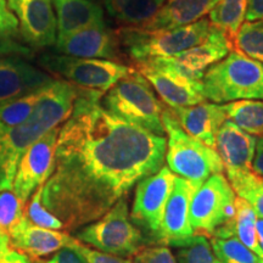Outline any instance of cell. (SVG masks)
Instances as JSON below:
<instances>
[{"label": "cell", "mask_w": 263, "mask_h": 263, "mask_svg": "<svg viewBox=\"0 0 263 263\" xmlns=\"http://www.w3.org/2000/svg\"><path fill=\"white\" fill-rule=\"evenodd\" d=\"M120 47L117 32L111 31L105 25L93 26L64 37H58L55 51L68 57L117 61L121 55Z\"/></svg>", "instance_id": "15"}, {"label": "cell", "mask_w": 263, "mask_h": 263, "mask_svg": "<svg viewBox=\"0 0 263 263\" xmlns=\"http://www.w3.org/2000/svg\"><path fill=\"white\" fill-rule=\"evenodd\" d=\"M217 3L218 0H166L149 21L137 28L151 32L192 25L210 14Z\"/></svg>", "instance_id": "21"}, {"label": "cell", "mask_w": 263, "mask_h": 263, "mask_svg": "<svg viewBox=\"0 0 263 263\" xmlns=\"http://www.w3.org/2000/svg\"><path fill=\"white\" fill-rule=\"evenodd\" d=\"M207 100L227 104L236 100H263V65L233 48L202 78Z\"/></svg>", "instance_id": "3"}, {"label": "cell", "mask_w": 263, "mask_h": 263, "mask_svg": "<svg viewBox=\"0 0 263 263\" xmlns=\"http://www.w3.org/2000/svg\"><path fill=\"white\" fill-rule=\"evenodd\" d=\"M54 81L50 74L24 59L0 58V103L25 97Z\"/></svg>", "instance_id": "18"}, {"label": "cell", "mask_w": 263, "mask_h": 263, "mask_svg": "<svg viewBox=\"0 0 263 263\" xmlns=\"http://www.w3.org/2000/svg\"><path fill=\"white\" fill-rule=\"evenodd\" d=\"M10 54L31 57L32 49L22 38L17 18L6 0H0V55Z\"/></svg>", "instance_id": "26"}, {"label": "cell", "mask_w": 263, "mask_h": 263, "mask_svg": "<svg viewBox=\"0 0 263 263\" xmlns=\"http://www.w3.org/2000/svg\"><path fill=\"white\" fill-rule=\"evenodd\" d=\"M259 263H263V257L259 258Z\"/></svg>", "instance_id": "44"}, {"label": "cell", "mask_w": 263, "mask_h": 263, "mask_svg": "<svg viewBox=\"0 0 263 263\" xmlns=\"http://www.w3.org/2000/svg\"><path fill=\"white\" fill-rule=\"evenodd\" d=\"M25 206L26 203L12 189L0 192V232L9 235L25 217Z\"/></svg>", "instance_id": "33"}, {"label": "cell", "mask_w": 263, "mask_h": 263, "mask_svg": "<svg viewBox=\"0 0 263 263\" xmlns=\"http://www.w3.org/2000/svg\"><path fill=\"white\" fill-rule=\"evenodd\" d=\"M136 70L171 108L194 106L206 101L202 82L186 78L160 60L136 64Z\"/></svg>", "instance_id": "12"}, {"label": "cell", "mask_w": 263, "mask_h": 263, "mask_svg": "<svg viewBox=\"0 0 263 263\" xmlns=\"http://www.w3.org/2000/svg\"><path fill=\"white\" fill-rule=\"evenodd\" d=\"M18 21L20 32L31 49L52 47L58 25L51 0H6Z\"/></svg>", "instance_id": "13"}, {"label": "cell", "mask_w": 263, "mask_h": 263, "mask_svg": "<svg viewBox=\"0 0 263 263\" xmlns=\"http://www.w3.org/2000/svg\"><path fill=\"white\" fill-rule=\"evenodd\" d=\"M80 89L55 80L43 88L41 99L27 120L0 137V192L12 189L18 161L34 141L64 123L73 110Z\"/></svg>", "instance_id": "2"}, {"label": "cell", "mask_w": 263, "mask_h": 263, "mask_svg": "<svg viewBox=\"0 0 263 263\" xmlns=\"http://www.w3.org/2000/svg\"><path fill=\"white\" fill-rule=\"evenodd\" d=\"M256 219H257V215L252 206L241 197H235V212L232 218L234 236H236L246 248L251 250L255 255L262 258L263 252L258 244Z\"/></svg>", "instance_id": "27"}, {"label": "cell", "mask_w": 263, "mask_h": 263, "mask_svg": "<svg viewBox=\"0 0 263 263\" xmlns=\"http://www.w3.org/2000/svg\"><path fill=\"white\" fill-rule=\"evenodd\" d=\"M252 171L258 176L263 177V138L256 139L255 155L252 160Z\"/></svg>", "instance_id": "39"}, {"label": "cell", "mask_w": 263, "mask_h": 263, "mask_svg": "<svg viewBox=\"0 0 263 263\" xmlns=\"http://www.w3.org/2000/svg\"><path fill=\"white\" fill-rule=\"evenodd\" d=\"M10 250H11V245H10L9 235L0 232V263L4 259L5 256L8 255Z\"/></svg>", "instance_id": "41"}, {"label": "cell", "mask_w": 263, "mask_h": 263, "mask_svg": "<svg viewBox=\"0 0 263 263\" xmlns=\"http://www.w3.org/2000/svg\"><path fill=\"white\" fill-rule=\"evenodd\" d=\"M77 239L104 254L126 257L136 255L143 246L139 228L129 219L126 196L120 199L97 221L77 233Z\"/></svg>", "instance_id": "7"}, {"label": "cell", "mask_w": 263, "mask_h": 263, "mask_svg": "<svg viewBox=\"0 0 263 263\" xmlns=\"http://www.w3.org/2000/svg\"><path fill=\"white\" fill-rule=\"evenodd\" d=\"M200 185L201 184L176 176L173 189L164 207L159 241L174 246L194 235L189 210L194 194Z\"/></svg>", "instance_id": "16"}, {"label": "cell", "mask_w": 263, "mask_h": 263, "mask_svg": "<svg viewBox=\"0 0 263 263\" xmlns=\"http://www.w3.org/2000/svg\"><path fill=\"white\" fill-rule=\"evenodd\" d=\"M211 248L221 263H259V257L246 248L236 236H213Z\"/></svg>", "instance_id": "31"}, {"label": "cell", "mask_w": 263, "mask_h": 263, "mask_svg": "<svg viewBox=\"0 0 263 263\" xmlns=\"http://www.w3.org/2000/svg\"><path fill=\"white\" fill-rule=\"evenodd\" d=\"M234 48L263 65V20L245 21L236 34Z\"/></svg>", "instance_id": "30"}, {"label": "cell", "mask_w": 263, "mask_h": 263, "mask_svg": "<svg viewBox=\"0 0 263 263\" xmlns=\"http://www.w3.org/2000/svg\"><path fill=\"white\" fill-rule=\"evenodd\" d=\"M43 88L14 100L0 103V137L27 120L41 99Z\"/></svg>", "instance_id": "29"}, {"label": "cell", "mask_w": 263, "mask_h": 263, "mask_svg": "<svg viewBox=\"0 0 263 263\" xmlns=\"http://www.w3.org/2000/svg\"><path fill=\"white\" fill-rule=\"evenodd\" d=\"M2 263H33V261L29 259L26 255L16 251V250H10Z\"/></svg>", "instance_id": "40"}, {"label": "cell", "mask_w": 263, "mask_h": 263, "mask_svg": "<svg viewBox=\"0 0 263 263\" xmlns=\"http://www.w3.org/2000/svg\"><path fill=\"white\" fill-rule=\"evenodd\" d=\"M9 238L11 248L32 261H38L64 248H76L81 244L80 240L72 238L67 232L34 226L26 217L11 229Z\"/></svg>", "instance_id": "17"}, {"label": "cell", "mask_w": 263, "mask_h": 263, "mask_svg": "<svg viewBox=\"0 0 263 263\" xmlns=\"http://www.w3.org/2000/svg\"><path fill=\"white\" fill-rule=\"evenodd\" d=\"M133 263H178L166 246L146 248L136 254Z\"/></svg>", "instance_id": "35"}, {"label": "cell", "mask_w": 263, "mask_h": 263, "mask_svg": "<svg viewBox=\"0 0 263 263\" xmlns=\"http://www.w3.org/2000/svg\"><path fill=\"white\" fill-rule=\"evenodd\" d=\"M234 44L227 38L222 29L211 25L209 34L205 41L179 52L172 58L156 59L168 67L193 81L202 82L203 76L211 66L224 59Z\"/></svg>", "instance_id": "14"}, {"label": "cell", "mask_w": 263, "mask_h": 263, "mask_svg": "<svg viewBox=\"0 0 263 263\" xmlns=\"http://www.w3.org/2000/svg\"><path fill=\"white\" fill-rule=\"evenodd\" d=\"M235 193L222 173L206 179L194 194L189 221L196 235H212L217 228L233 218Z\"/></svg>", "instance_id": "9"}, {"label": "cell", "mask_w": 263, "mask_h": 263, "mask_svg": "<svg viewBox=\"0 0 263 263\" xmlns=\"http://www.w3.org/2000/svg\"><path fill=\"white\" fill-rule=\"evenodd\" d=\"M43 185L32 194L31 200L25 206V217L32 224L42 227V228L64 230V224L58 217H55L42 202Z\"/></svg>", "instance_id": "34"}, {"label": "cell", "mask_w": 263, "mask_h": 263, "mask_svg": "<svg viewBox=\"0 0 263 263\" xmlns=\"http://www.w3.org/2000/svg\"><path fill=\"white\" fill-rule=\"evenodd\" d=\"M88 2H93V3H99V4H100V2H103V0H88Z\"/></svg>", "instance_id": "43"}, {"label": "cell", "mask_w": 263, "mask_h": 263, "mask_svg": "<svg viewBox=\"0 0 263 263\" xmlns=\"http://www.w3.org/2000/svg\"><path fill=\"white\" fill-rule=\"evenodd\" d=\"M174 246L179 248L177 252L178 263H221L203 235H193Z\"/></svg>", "instance_id": "32"}, {"label": "cell", "mask_w": 263, "mask_h": 263, "mask_svg": "<svg viewBox=\"0 0 263 263\" xmlns=\"http://www.w3.org/2000/svg\"><path fill=\"white\" fill-rule=\"evenodd\" d=\"M80 250L81 254L87 258L88 263H132L129 259H126L123 257H118V256L104 254V252L98 251V250L85 248L82 244L77 246Z\"/></svg>", "instance_id": "36"}, {"label": "cell", "mask_w": 263, "mask_h": 263, "mask_svg": "<svg viewBox=\"0 0 263 263\" xmlns=\"http://www.w3.org/2000/svg\"><path fill=\"white\" fill-rule=\"evenodd\" d=\"M103 106L122 120L164 137L162 104L153 87L136 68L103 95Z\"/></svg>", "instance_id": "5"}, {"label": "cell", "mask_w": 263, "mask_h": 263, "mask_svg": "<svg viewBox=\"0 0 263 263\" xmlns=\"http://www.w3.org/2000/svg\"><path fill=\"white\" fill-rule=\"evenodd\" d=\"M248 0H218L209 14L210 24L222 29L234 44L240 27L245 22Z\"/></svg>", "instance_id": "24"}, {"label": "cell", "mask_w": 263, "mask_h": 263, "mask_svg": "<svg viewBox=\"0 0 263 263\" xmlns=\"http://www.w3.org/2000/svg\"><path fill=\"white\" fill-rule=\"evenodd\" d=\"M166 0H103L111 18L122 27L144 25L159 11Z\"/></svg>", "instance_id": "23"}, {"label": "cell", "mask_w": 263, "mask_h": 263, "mask_svg": "<svg viewBox=\"0 0 263 263\" xmlns=\"http://www.w3.org/2000/svg\"><path fill=\"white\" fill-rule=\"evenodd\" d=\"M60 127L54 128L25 150L18 161L12 192L25 203L39 186L44 185L55 167Z\"/></svg>", "instance_id": "10"}, {"label": "cell", "mask_w": 263, "mask_h": 263, "mask_svg": "<svg viewBox=\"0 0 263 263\" xmlns=\"http://www.w3.org/2000/svg\"><path fill=\"white\" fill-rule=\"evenodd\" d=\"M211 24L203 17L192 25L172 29L143 31L137 27H122L117 32L121 47L136 64L156 59L172 58L205 41Z\"/></svg>", "instance_id": "4"}, {"label": "cell", "mask_w": 263, "mask_h": 263, "mask_svg": "<svg viewBox=\"0 0 263 263\" xmlns=\"http://www.w3.org/2000/svg\"><path fill=\"white\" fill-rule=\"evenodd\" d=\"M256 139L230 120L222 124L217 132L215 150L221 157L226 172L252 170Z\"/></svg>", "instance_id": "20"}, {"label": "cell", "mask_w": 263, "mask_h": 263, "mask_svg": "<svg viewBox=\"0 0 263 263\" xmlns=\"http://www.w3.org/2000/svg\"><path fill=\"white\" fill-rule=\"evenodd\" d=\"M162 124L168 136L164 160L176 176L202 184L213 174L223 173L224 166L217 151L189 136L167 107L162 110Z\"/></svg>", "instance_id": "6"}, {"label": "cell", "mask_w": 263, "mask_h": 263, "mask_svg": "<svg viewBox=\"0 0 263 263\" xmlns=\"http://www.w3.org/2000/svg\"><path fill=\"white\" fill-rule=\"evenodd\" d=\"M51 3L57 16L58 37L106 25L104 9L99 3L88 0H51Z\"/></svg>", "instance_id": "22"}, {"label": "cell", "mask_w": 263, "mask_h": 263, "mask_svg": "<svg viewBox=\"0 0 263 263\" xmlns=\"http://www.w3.org/2000/svg\"><path fill=\"white\" fill-rule=\"evenodd\" d=\"M245 20L246 21L263 20V0H248Z\"/></svg>", "instance_id": "38"}, {"label": "cell", "mask_w": 263, "mask_h": 263, "mask_svg": "<svg viewBox=\"0 0 263 263\" xmlns=\"http://www.w3.org/2000/svg\"><path fill=\"white\" fill-rule=\"evenodd\" d=\"M176 174L168 167L137 183L130 217L137 226L159 239L164 207L173 189Z\"/></svg>", "instance_id": "11"}, {"label": "cell", "mask_w": 263, "mask_h": 263, "mask_svg": "<svg viewBox=\"0 0 263 263\" xmlns=\"http://www.w3.org/2000/svg\"><path fill=\"white\" fill-rule=\"evenodd\" d=\"M38 62L44 70L80 89L103 94L132 71V67L117 61L68 57L59 52L43 54Z\"/></svg>", "instance_id": "8"}, {"label": "cell", "mask_w": 263, "mask_h": 263, "mask_svg": "<svg viewBox=\"0 0 263 263\" xmlns=\"http://www.w3.org/2000/svg\"><path fill=\"white\" fill-rule=\"evenodd\" d=\"M103 95L80 89L59 130L54 171L43 185V205L66 232L97 221L164 163L166 138L111 114L99 103Z\"/></svg>", "instance_id": "1"}, {"label": "cell", "mask_w": 263, "mask_h": 263, "mask_svg": "<svg viewBox=\"0 0 263 263\" xmlns=\"http://www.w3.org/2000/svg\"><path fill=\"white\" fill-rule=\"evenodd\" d=\"M77 246L76 248H64L59 250L45 263H88L87 258L81 254Z\"/></svg>", "instance_id": "37"}, {"label": "cell", "mask_w": 263, "mask_h": 263, "mask_svg": "<svg viewBox=\"0 0 263 263\" xmlns=\"http://www.w3.org/2000/svg\"><path fill=\"white\" fill-rule=\"evenodd\" d=\"M228 120L254 137L263 138V100H236L223 104Z\"/></svg>", "instance_id": "25"}, {"label": "cell", "mask_w": 263, "mask_h": 263, "mask_svg": "<svg viewBox=\"0 0 263 263\" xmlns=\"http://www.w3.org/2000/svg\"><path fill=\"white\" fill-rule=\"evenodd\" d=\"M227 178L236 195L248 201L257 217L263 218V177L250 170L227 172Z\"/></svg>", "instance_id": "28"}, {"label": "cell", "mask_w": 263, "mask_h": 263, "mask_svg": "<svg viewBox=\"0 0 263 263\" xmlns=\"http://www.w3.org/2000/svg\"><path fill=\"white\" fill-rule=\"evenodd\" d=\"M256 230H257L259 248H261L263 252V218H261V217H257V219H256Z\"/></svg>", "instance_id": "42"}, {"label": "cell", "mask_w": 263, "mask_h": 263, "mask_svg": "<svg viewBox=\"0 0 263 263\" xmlns=\"http://www.w3.org/2000/svg\"><path fill=\"white\" fill-rule=\"evenodd\" d=\"M180 127L203 145L215 149L217 132L228 120L222 104L206 103L171 108Z\"/></svg>", "instance_id": "19"}]
</instances>
